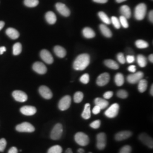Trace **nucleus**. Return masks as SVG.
Wrapping results in <instances>:
<instances>
[{
  "mask_svg": "<svg viewBox=\"0 0 153 153\" xmlns=\"http://www.w3.org/2000/svg\"><path fill=\"white\" fill-rule=\"evenodd\" d=\"M63 133V126L60 123L55 125L51 132L50 137L53 140H58L60 138Z\"/></svg>",
  "mask_w": 153,
  "mask_h": 153,
  "instance_id": "obj_4",
  "label": "nucleus"
},
{
  "mask_svg": "<svg viewBox=\"0 0 153 153\" xmlns=\"http://www.w3.org/2000/svg\"><path fill=\"white\" fill-rule=\"evenodd\" d=\"M94 2H97V3H99V4H105L107 2L108 0H93Z\"/></svg>",
  "mask_w": 153,
  "mask_h": 153,
  "instance_id": "obj_51",
  "label": "nucleus"
},
{
  "mask_svg": "<svg viewBox=\"0 0 153 153\" xmlns=\"http://www.w3.org/2000/svg\"><path fill=\"white\" fill-rule=\"evenodd\" d=\"M100 30L104 36L107 38H111L112 36V32L109 30V28L107 26H105V25H103V24L100 25Z\"/></svg>",
  "mask_w": 153,
  "mask_h": 153,
  "instance_id": "obj_26",
  "label": "nucleus"
},
{
  "mask_svg": "<svg viewBox=\"0 0 153 153\" xmlns=\"http://www.w3.org/2000/svg\"><path fill=\"white\" fill-rule=\"evenodd\" d=\"M54 52L56 56L60 58H64L66 54L65 49L59 45L55 46L54 48Z\"/></svg>",
  "mask_w": 153,
  "mask_h": 153,
  "instance_id": "obj_23",
  "label": "nucleus"
},
{
  "mask_svg": "<svg viewBox=\"0 0 153 153\" xmlns=\"http://www.w3.org/2000/svg\"><path fill=\"white\" fill-rule=\"evenodd\" d=\"M138 83V90L140 93L145 92L148 88V82L146 79H141Z\"/></svg>",
  "mask_w": 153,
  "mask_h": 153,
  "instance_id": "obj_27",
  "label": "nucleus"
},
{
  "mask_svg": "<svg viewBox=\"0 0 153 153\" xmlns=\"http://www.w3.org/2000/svg\"><path fill=\"white\" fill-rule=\"evenodd\" d=\"M119 21H120V23L121 25L123 27L126 28L129 27V24H128V21H127V19L125 18L124 16H120V18H119Z\"/></svg>",
  "mask_w": 153,
  "mask_h": 153,
  "instance_id": "obj_39",
  "label": "nucleus"
},
{
  "mask_svg": "<svg viewBox=\"0 0 153 153\" xmlns=\"http://www.w3.org/2000/svg\"><path fill=\"white\" fill-rule=\"evenodd\" d=\"M91 117V108L90 104L86 103L85 105V108L82 113V117L85 120L89 119Z\"/></svg>",
  "mask_w": 153,
  "mask_h": 153,
  "instance_id": "obj_24",
  "label": "nucleus"
},
{
  "mask_svg": "<svg viewBox=\"0 0 153 153\" xmlns=\"http://www.w3.org/2000/svg\"><path fill=\"white\" fill-rule=\"evenodd\" d=\"M143 76V73L142 71H138L137 73H133L127 76V81L131 84H135L142 79Z\"/></svg>",
  "mask_w": 153,
  "mask_h": 153,
  "instance_id": "obj_10",
  "label": "nucleus"
},
{
  "mask_svg": "<svg viewBox=\"0 0 153 153\" xmlns=\"http://www.w3.org/2000/svg\"><path fill=\"white\" fill-rule=\"evenodd\" d=\"M132 136V132L129 131H123L117 133L115 136V140L117 141H121L126 140Z\"/></svg>",
  "mask_w": 153,
  "mask_h": 153,
  "instance_id": "obj_13",
  "label": "nucleus"
},
{
  "mask_svg": "<svg viewBox=\"0 0 153 153\" xmlns=\"http://www.w3.org/2000/svg\"><path fill=\"white\" fill-rule=\"evenodd\" d=\"M56 8L57 10L60 13L62 16H69L71 11L66 6L62 3H57L56 5Z\"/></svg>",
  "mask_w": 153,
  "mask_h": 153,
  "instance_id": "obj_17",
  "label": "nucleus"
},
{
  "mask_svg": "<svg viewBox=\"0 0 153 153\" xmlns=\"http://www.w3.org/2000/svg\"><path fill=\"white\" fill-rule=\"evenodd\" d=\"M136 45L137 48H140V49H143V48H146L148 47L149 44L146 42H145L143 40H138L136 42Z\"/></svg>",
  "mask_w": 153,
  "mask_h": 153,
  "instance_id": "obj_36",
  "label": "nucleus"
},
{
  "mask_svg": "<svg viewBox=\"0 0 153 153\" xmlns=\"http://www.w3.org/2000/svg\"><path fill=\"white\" fill-rule=\"evenodd\" d=\"M138 138L141 142H142L145 145L147 146L148 148H149L150 149H153V138L150 136H149L148 134L145 133H141L140 134Z\"/></svg>",
  "mask_w": 153,
  "mask_h": 153,
  "instance_id": "obj_9",
  "label": "nucleus"
},
{
  "mask_svg": "<svg viewBox=\"0 0 153 153\" xmlns=\"http://www.w3.org/2000/svg\"><path fill=\"white\" fill-rule=\"evenodd\" d=\"M115 82L117 86H121L124 83V77L121 73H117L115 76Z\"/></svg>",
  "mask_w": 153,
  "mask_h": 153,
  "instance_id": "obj_29",
  "label": "nucleus"
},
{
  "mask_svg": "<svg viewBox=\"0 0 153 153\" xmlns=\"http://www.w3.org/2000/svg\"><path fill=\"white\" fill-rule=\"evenodd\" d=\"M20 111L23 115L26 116H33L36 114L37 110L33 106L25 105L21 108Z\"/></svg>",
  "mask_w": 153,
  "mask_h": 153,
  "instance_id": "obj_18",
  "label": "nucleus"
},
{
  "mask_svg": "<svg viewBox=\"0 0 153 153\" xmlns=\"http://www.w3.org/2000/svg\"><path fill=\"white\" fill-rule=\"evenodd\" d=\"M83 35L85 38L87 39H91L95 36V33L91 28H85L82 31Z\"/></svg>",
  "mask_w": 153,
  "mask_h": 153,
  "instance_id": "obj_25",
  "label": "nucleus"
},
{
  "mask_svg": "<svg viewBox=\"0 0 153 153\" xmlns=\"http://www.w3.org/2000/svg\"><path fill=\"white\" fill-rule=\"evenodd\" d=\"M107 137L104 133H99L97 136V147L99 150H103L106 146Z\"/></svg>",
  "mask_w": 153,
  "mask_h": 153,
  "instance_id": "obj_7",
  "label": "nucleus"
},
{
  "mask_svg": "<svg viewBox=\"0 0 153 153\" xmlns=\"http://www.w3.org/2000/svg\"><path fill=\"white\" fill-rule=\"evenodd\" d=\"M33 70L40 74H44L47 71V67L41 62H36L33 66Z\"/></svg>",
  "mask_w": 153,
  "mask_h": 153,
  "instance_id": "obj_15",
  "label": "nucleus"
},
{
  "mask_svg": "<svg viewBox=\"0 0 153 153\" xmlns=\"http://www.w3.org/2000/svg\"><path fill=\"white\" fill-rule=\"evenodd\" d=\"M113 95H114L113 92L109 91H107V92L104 93V95H103V97L105 99H109L111 98L112 97Z\"/></svg>",
  "mask_w": 153,
  "mask_h": 153,
  "instance_id": "obj_46",
  "label": "nucleus"
},
{
  "mask_svg": "<svg viewBox=\"0 0 153 153\" xmlns=\"http://www.w3.org/2000/svg\"><path fill=\"white\" fill-rule=\"evenodd\" d=\"M150 94L152 95V96L153 95V85H152L151 88H150Z\"/></svg>",
  "mask_w": 153,
  "mask_h": 153,
  "instance_id": "obj_57",
  "label": "nucleus"
},
{
  "mask_svg": "<svg viewBox=\"0 0 153 153\" xmlns=\"http://www.w3.org/2000/svg\"><path fill=\"white\" fill-rule=\"evenodd\" d=\"M18 149L16 147H12L10 148L8 152V153H18Z\"/></svg>",
  "mask_w": 153,
  "mask_h": 153,
  "instance_id": "obj_49",
  "label": "nucleus"
},
{
  "mask_svg": "<svg viewBox=\"0 0 153 153\" xmlns=\"http://www.w3.org/2000/svg\"><path fill=\"white\" fill-rule=\"evenodd\" d=\"M22 44L20 43H16L13 45V55L16 56L19 55L22 52Z\"/></svg>",
  "mask_w": 153,
  "mask_h": 153,
  "instance_id": "obj_32",
  "label": "nucleus"
},
{
  "mask_svg": "<svg viewBox=\"0 0 153 153\" xmlns=\"http://www.w3.org/2000/svg\"><path fill=\"white\" fill-rule=\"evenodd\" d=\"M6 141L5 138L0 139V152H3L6 146Z\"/></svg>",
  "mask_w": 153,
  "mask_h": 153,
  "instance_id": "obj_43",
  "label": "nucleus"
},
{
  "mask_svg": "<svg viewBox=\"0 0 153 153\" xmlns=\"http://www.w3.org/2000/svg\"><path fill=\"white\" fill-rule=\"evenodd\" d=\"M149 61L152 62V63H153V54H151V55H149Z\"/></svg>",
  "mask_w": 153,
  "mask_h": 153,
  "instance_id": "obj_54",
  "label": "nucleus"
},
{
  "mask_svg": "<svg viewBox=\"0 0 153 153\" xmlns=\"http://www.w3.org/2000/svg\"><path fill=\"white\" fill-rule=\"evenodd\" d=\"M110 76L108 73H104L99 76L97 79V84L99 86H104L109 81Z\"/></svg>",
  "mask_w": 153,
  "mask_h": 153,
  "instance_id": "obj_12",
  "label": "nucleus"
},
{
  "mask_svg": "<svg viewBox=\"0 0 153 153\" xmlns=\"http://www.w3.org/2000/svg\"><path fill=\"white\" fill-rule=\"evenodd\" d=\"M94 103L96 105H98L101 109H105L109 104L107 100L104 99L97 98L94 100Z\"/></svg>",
  "mask_w": 153,
  "mask_h": 153,
  "instance_id": "obj_19",
  "label": "nucleus"
},
{
  "mask_svg": "<svg viewBox=\"0 0 153 153\" xmlns=\"http://www.w3.org/2000/svg\"><path fill=\"white\" fill-rule=\"evenodd\" d=\"M147 7L145 4H140L136 7L134 11V16L138 21H141L146 16Z\"/></svg>",
  "mask_w": 153,
  "mask_h": 153,
  "instance_id": "obj_2",
  "label": "nucleus"
},
{
  "mask_svg": "<svg viewBox=\"0 0 153 153\" xmlns=\"http://www.w3.org/2000/svg\"><path fill=\"white\" fill-rule=\"evenodd\" d=\"M128 70L131 73H135L136 71V66L133 65H131L129 66V68H128Z\"/></svg>",
  "mask_w": 153,
  "mask_h": 153,
  "instance_id": "obj_48",
  "label": "nucleus"
},
{
  "mask_svg": "<svg viewBox=\"0 0 153 153\" xmlns=\"http://www.w3.org/2000/svg\"><path fill=\"white\" fill-rule=\"evenodd\" d=\"M111 22H112V24L114 25V27H115L116 29H119L121 27L120 23L119 20V19L116 17V16H112L111 18Z\"/></svg>",
  "mask_w": 153,
  "mask_h": 153,
  "instance_id": "obj_37",
  "label": "nucleus"
},
{
  "mask_svg": "<svg viewBox=\"0 0 153 153\" xmlns=\"http://www.w3.org/2000/svg\"><path fill=\"white\" fill-rule=\"evenodd\" d=\"M119 109L120 107L117 103L112 104L109 108L105 111L104 115L108 118H115L118 115Z\"/></svg>",
  "mask_w": 153,
  "mask_h": 153,
  "instance_id": "obj_5",
  "label": "nucleus"
},
{
  "mask_svg": "<svg viewBox=\"0 0 153 153\" xmlns=\"http://www.w3.org/2000/svg\"><path fill=\"white\" fill-rule=\"evenodd\" d=\"M101 125V121L99 120L94 121L93 123L90 124V127L92 128L93 129H98L99 128L100 126Z\"/></svg>",
  "mask_w": 153,
  "mask_h": 153,
  "instance_id": "obj_42",
  "label": "nucleus"
},
{
  "mask_svg": "<svg viewBox=\"0 0 153 153\" xmlns=\"http://www.w3.org/2000/svg\"><path fill=\"white\" fill-rule=\"evenodd\" d=\"M12 95L14 99L19 102H25L27 101L28 97L25 92L21 90H15L12 93Z\"/></svg>",
  "mask_w": 153,
  "mask_h": 153,
  "instance_id": "obj_11",
  "label": "nucleus"
},
{
  "mask_svg": "<svg viewBox=\"0 0 153 153\" xmlns=\"http://www.w3.org/2000/svg\"><path fill=\"white\" fill-rule=\"evenodd\" d=\"M40 95L45 99H50L52 98L53 94L51 90L46 86H41L39 88Z\"/></svg>",
  "mask_w": 153,
  "mask_h": 153,
  "instance_id": "obj_14",
  "label": "nucleus"
},
{
  "mask_svg": "<svg viewBox=\"0 0 153 153\" xmlns=\"http://www.w3.org/2000/svg\"><path fill=\"white\" fill-rule=\"evenodd\" d=\"M117 60L119 61L121 64H124L126 63V58L123 53H119L117 56Z\"/></svg>",
  "mask_w": 153,
  "mask_h": 153,
  "instance_id": "obj_44",
  "label": "nucleus"
},
{
  "mask_svg": "<svg viewBox=\"0 0 153 153\" xmlns=\"http://www.w3.org/2000/svg\"><path fill=\"white\" fill-rule=\"evenodd\" d=\"M74 140L77 144L82 146H87L90 142L89 137L83 132H78L74 136Z\"/></svg>",
  "mask_w": 153,
  "mask_h": 153,
  "instance_id": "obj_3",
  "label": "nucleus"
},
{
  "mask_svg": "<svg viewBox=\"0 0 153 153\" xmlns=\"http://www.w3.org/2000/svg\"><path fill=\"white\" fill-rule=\"evenodd\" d=\"M90 80V76L88 74H84L80 78V81L83 84H88Z\"/></svg>",
  "mask_w": 153,
  "mask_h": 153,
  "instance_id": "obj_41",
  "label": "nucleus"
},
{
  "mask_svg": "<svg viewBox=\"0 0 153 153\" xmlns=\"http://www.w3.org/2000/svg\"><path fill=\"white\" fill-rule=\"evenodd\" d=\"M101 111V109L100 108V107H98V105H96L94 107V108L93 109V113L94 115H97L100 113Z\"/></svg>",
  "mask_w": 153,
  "mask_h": 153,
  "instance_id": "obj_47",
  "label": "nucleus"
},
{
  "mask_svg": "<svg viewBox=\"0 0 153 153\" xmlns=\"http://www.w3.org/2000/svg\"><path fill=\"white\" fill-rule=\"evenodd\" d=\"M77 152H78V153H85V150H84L83 149L79 148V149L77 150Z\"/></svg>",
  "mask_w": 153,
  "mask_h": 153,
  "instance_id": "obj_56",
  "label": "nucleus"
},
{
  "mask_svg": "<svg viewBox=\"0 0 153 153\" xmlns=\"http://www.w3.org/2000/svg\"><path fill=\"white\" fill-rule=\"evenodd\" d=\"M120 11L122 16H124L126 19H129L131 18V10L128 6H122L120 7Z\"/></svg>",
  "mask_w": 153,
  "mask_h": 153,
  "instance_id": "obj_21",
  "label": "nucleus"
},
{
  "mask_svg": "<svg viewBox=\"0 0 153 153\" xmlns=\"http://www.w3.org/2000/svg\"><path fill=\"white\" fill-rule=\"evenodd\" d=\"M6 51L5 47H0V55H2Z\"/></svg>",
  "mask_w": 153,
  "mask_h": 153,
  "instance_id": "obj_52",
  "label": "nucleus"
},
{
  "mask_svg": "<svg viewBox=\"0 0 153 153\" xmlns=\"http://www.w3.org/2000/svg\"><path fill=\"white\" fill-rule=\"evenodd\" d=\"M137 60L138 64L141 68H144L147 65L146 58L143 55H138Z\"/></svg>",
  "mask_w": 153,
  "mask_h": 153,
  "instance_id": "obj_30",
  "label": "nucleus"
},
{
  "mask_svg": "<svg viewBox=\"0 0 153 153\" xmlns=\"http://www.w3.org/2000/svg\"><path fill=\"white\" fill-rule=\"evenodd\" d=\"M40 57L45 62L51 64L53 62V58L48 50L43 49L40 52Z\"/></svg>",
  "mask_w": 153,
  "mask_h": 153,
  "instance_id": "obj_16",
  "label": "nucleus"
},
{
  "mask_svg": "<svg viewBox=\"0 0 153 153\" xmlns=\"http://www.w3.org/2000/svg\"><path fill=\"white\" fill-rule=\"evenodd\" d=\"M71 97L69 95H66L61 99L59 103V108L61 111H65L68 109L71 104Z\"/></svg>",
  "mask_w": 153,
  "mask_h": 153,
  "instance_id": "obj_8",
  "label": "nucleus"
},
{
  "mask_svg": "<svg viewBox=\"0 0 153 153\" xmlns=\"http://www.w3.org/2000/svg\"><path fill=\"white\" fill-rule=\"evenodd\" d=\"M83 94L81 91H77L74 95V101L76 103H81L83 99Z\"/></svg>",
  "mask_w": 153,
  "mask_h": 153,
  "instance_id": "obj_34",
  "label": "nucleus"
},
{
  "mask_svg": "<svg viewBox=\"0 0 153 153\" xmlns=\"http://www.w3.org/2000/svg\"><path fill=\"white\" fill-rule=\"evenodd\" d=\"M104 64L106 66L112 69H118L119 68V66L118 64L112 60H106L104 61Z\"/></svg>",
  "mask_w": 153,
  "mask_h": 153,
  "instance_id": "obj_28",
  "label": "nucleus"
},
{
  "mask_svg": "<svg viewBox=\"0 0 153 153\" xmlns=\"http://www.w3.org/2000/svg\"><path fill=\"white\" fill-rule=\"evenodd\" d=\"M62 148L60 145H55L49 148L47 153H62Z\"/></svg>",
  "mask_w": 153,
  "mask_h": 153,
  "instance_id": "obj_33",
  "label": "nucleus"
},
{
  "mask_svg": "<svg viewBox=\"0 0 153 153\" xmlns=\"http://www.w3.org/2000/svg\"><path fill=\"white\" fill-rule=\"evenodd\" d=\"M6 35L11 39H16L19 36V32L13 28H9L6 30Z\"/></svg>",
  "mask_w": 153,
  "mask_h": 153,
  "instance_id": "obj_20",
  "label": "nucleus"
},
{
  "mask_svg": "<svg viewBox=\"0 0 153 153\" xmlns=\"http://www.w3.org/2000/svg\"><path fill=\"white\" fill-rule=\"evenodd\" d=\"M126 61L129 63V64H131L134 62L135 60V58L133 56H131V55H128L126 56Z\"/></svg>",
  "mask_w": 153,
  "mask_h": 153,
  "instance_id": "obj_45",
  "label": "nucleus"
},
{
  "mask_svg": "<svg viewBox=\"0 0 153 153\" xmlns=\"http://www.w3.org/2000/svg\"><path fill=\"white\" fill-rule=\"evenodd\" d=\"M45 19L50 25H53L56 22L57 18L55 13L52 11H48L45 14Z\"/></svg>",
  "mask_w": 153,
  "mask_h": 153,
  "instance_id": "obj_22",
  "label": "nucleus"
},
{
  "mask_svg": "<svg viewBox=\"0 0 153 153\" xmlns=\"http://www.w3.org/2000/svg\"><path fill=\"white\" fill-rule=\"evenodd\" d=\"M24 4L29 7H34L39 4V0H25Z\"/></svg>",
  "mask_w": 153,
  "mask_h": 153,
  "instance_id": "obj_35",
  "label": "nucleus"
},
{
  "mask_svg": "<svg viewBox=\"0 0 153 153\" xmlns=\"http://www.w3.org/2000/svg\"><path fill=\"white\" fill-rule=\"evenodd\" d=\"M91 153V152H90V153Z\"/></svg>",
  "mask_w": 153,
  "mask_h": 153,
  "instance_id": "obj_59",
  "label": "nucleus"
},
{
  "mask_svg": "<svg viewBox=\"0 0 153 153\" xmlns=\"http://www.w3.org/2000/svg\"><path fill=\"white\" fill-rule=\"evenodd\" d=\"M65 153H73L71 149V148H68V149L66 150Z\"/></svg>",
  "mask_w": 153,
  "mask_h": 153,
  "instance_id": "obj_55",
  "label": "nucleus"
},
{
  "mask_svg": "<svg viewBox=\"0 0 153 153\" xmlns=\"http://www.w3.org/2000/svg\"><path fill=\"white\" fill-rule=\"evenodd\" d=\"M117 96L121 99H126L128 97V93L124 90H120L117 93Z\"/></svg>",
  "mask_w": 153,
  "mask_h": 153,
  "instance_id": "obj_38",
  "label": "nucleus"
},
{
  "mask_svg": "<svg viewBox=\"0 0 153 153\" xmlns=\"http://www.w3.org/2000/svg\"><path fill=\"white\" fill-rule=\"evenodd\" d=\"M98 16L100 18V19L104 22L105 24H107V25H109L111 23V20L108 18V16H107V14L103 12V11H100L99 12Z\"/></svg>",
  "mask_w": 153,
  "mask_h": 153,
  "instance_id": "obj_31",
  "label": "nucleus"
},
{
  "mask_svg": "<svg viewBox=\"0 0 153 153\" xmlns=\"http://www.w3.org/2000/svg\"><path fill=\"white\" fill-rule=\"evenodd\" d=\"M149 20L150 21L153 23V10H151L150 11L149 14Z\"/></svg>",
  "mask_w": 153,
  "mask_h": 153,
  "instance_id": "obj_50",
  "label": "nucleus"
},
{
  "mask_svg": "<svg viewBox=\"0 0 153 153\" xmlns=\"http://www.w3.org/2000/svg\"><path fill=\"white\" fill-rule=\"evenodd\" d=\"M5 26V22L3 21H0V31Z\"/></svg>",
  "mask_w": 153,
  "mask_h": 153,
  "instance_id": "obj_53",
  "label": "nucleus"
},
{
  "mask_svg": "<svg viewBox=\"0 0 153 153\" xmlns=\"http://www.w3.org/2000/svg\"><path fill=\"white\" fill-rule=\"evenodd\" d=\"M126 0H116V1L117 2V3H121L123 2H124Z\"/></svg>",
  "mask_w": 153,
  "mask_h": 153,
  "instance_id": "obj_58",
  "label": "nucleus"
},
{
  "mask_svg": "<svg viewBox=\"0 0 153 153\" xmlns=\"http://www.w3.org/2000/svg\"><path fill=\"white\" fill-rule=\"evenodd\" d=\"M16 131L19 132H27V133H32L35 130L34 126L28 122H23L20 124L17 125L16 127Z\"/></svg>",
  "mask_w": 153,
  "mask_h": 153,
  "instance_id": "obj_6",
  "label": "nucleus"
},
{
  "mask_svg": "<svg viewBox=\"0 0 153 153\" xmlns=\"http://www.w3.org/2000/svg\"><path fill=\"white\" fill-rule=\"evenodd\" d=\"M132 149L129 145H126L121 148L119 153H131Z\"/></svg>",
  "mask_w": 153,
  "mask_h": 153,
  "instance_id": "obj_40",
  "label": "nucleus"
},
{
  "mask_svg": "<svg viewBox=\"0 0 153 153\" xmlns=\"http://www.w3.org/2000/svg\"><path fill=\"white\" fill-rule=\"evenodd\" d=\"M90 62V57L88 54L79 55L74 61L73 68L76 71H83L88 67Z\"/></svg>",
  "mask_w": 153,
  "mask_h": 153,
  "instance_id": "obj_1",
  "label": "nucleus"
}]
</instances>
